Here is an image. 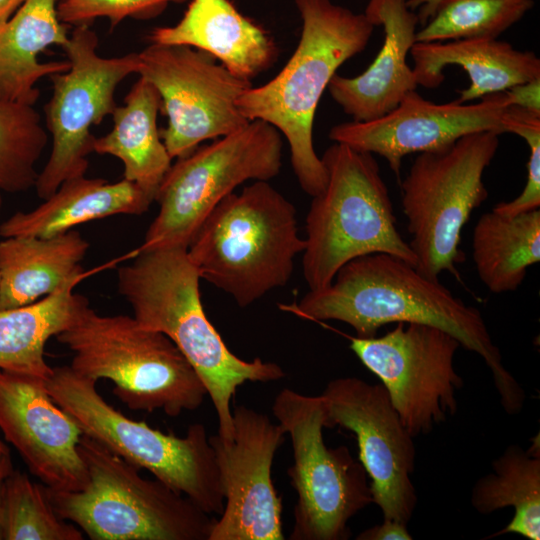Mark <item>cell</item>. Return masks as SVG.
I'll return each mask as SVG.
<instances>
[{
  "mask_svg": "<svg viewBox=\"0 0 540 540\" xmlns=\"http://www.w3.org/2000/svg\"><path fill=\"white\" fill-rule=\"evenodd\" d=\"M200 276L187 248L136 251L117 271L119 293L144 328L166 335L202 380L218 418V435L233 437L231 402L245 382H271L285 377L274 362L246 361L226 346L209 321L201 301Z\"/></svg>",
  "mask_w": 540,
  "mask_h": 540,
  "instance_id": "cell-2",
  "label": "cell"
},
{
  "mask_svg": "<svg viewBox=\"0 0 540 540\" xmlns=\"http://www.w3.org/2000/svg\"><path fill=\"white\" fill-rule=\"evenodd\" d=\"M137 74L161 97L167 127L160 137L171 158L191 153L204 140L243 129L250 121L237 106L251 81L235 76L216 59L184 45L151 43L138 52Z\"/></svg>",
  "mask_w": 540,
  "mask_h": 540,
  "instance_id": "cell-13",
  "label": "cell"
},
{
  "mask_svg": "<svg viewBox=\"0 0 540 540\" xmlns=\"http://www.w3.org/2000/svg\"><path fill=\"white\" fill-rule=\"evenodd\" d=\"M281 308L303 319L344 322L360 338L377 336L389 323L440 328L484 360L506 413L515 415L523 408L525 392L502 364L480 310L403 259L386 253L352 259L329 286L309 290L298 302Z\"/></svg>",
  "mask_w": 540,
  "mask_h": 540,
  "instance_id": "cell-1",
  "label": "cell"
},
{
  "mask_svg": "<svg viewBox=\"0 0 540 540\" xmlns=\"http://www.w3.org/2000/svg\"><path fill=\"white\" fill-rule=\"evenodd\" d=\"M98 38L89 25L76 26L63 47L69 68L51 75L52 96L45 107L52 149L38 173L35 189L50 197L66 180L84 176L93 152L91 127L112 115L119 83L139 67L138 52L105 58L96 52Z\"/></svg>",
  "mask_w": 540,
  "mask_h": 540,
  "instance_id": "cell-12",
  "label": "cell"
},
{
  "mask_svg": "<svg viewBox=\"0 0 540 540\" xmlns=\"http://www.w3.org/2000/svg\"><path fill=\"white\" fill-rule=\"evenodd\" d=\"M45 382L0 369V430L46 487L79 491L89 480L78 452L82 431L52 400Z\"/></svg>",
  "mask_w": 540,
  "mask_h": 540,
  "instance_id": "cell-18",
  "label": "cell"
},
{
  "mask_svg": "<svg viewBox=\"0 0 540 540\" xmlns=\"http://www.w3.org/2000/svg\"><path fill=\"white\" fill-rule=\"evenodd\" d=\"M492 472L473 486L471 505L480 514L513 507L514 516L490 537L509 533L529 540L540 539V441L539 434L524 450L508 446L492 463Z\"/></svg>",
  "mask_w": 540,
  "mask_h": 540,
  "instance_id": "cell-28",
  "label": "cell"
},
{
  "mask_svg": "<svg viewBox=\"0 0 540 540\" xmlns=\"http://www.w3.org/2000/svg\"><path fill=\"white\" fill-rule=\"evenodd\" d=\"M533 0H445L417 30V42L497 38L518 22Z\"/></svg>",
  "mask_w": 540,
  "mask_h": 540,
  "instance_id": "cell-29",
  "label": "cell"
},
{
  "mask_svg": "<svg viewBox=\"0 0 540 540\" xmlns=\"http://www.w3.org/2000/svg\"><path fill=\"white\" fill-rule=\"evenodd\" d=\"M161 97L145 78L139 77L125 97V104L112 114L113 128L94 137L93 152L112 155L123 163V179L156 197L171 167L169 155L157 128Z\"/></svg>",
  "mask_w": 540,
  "mask_h": 540,
  "instance_id": "cell-25",
  "label": "cell"
},
{
  "mask_svg": "<svg viewBox=\"0 0 540 540\" xmlns=\"http://www.w3.org/2000/svg\"><path fill=\"white\" fill-rule=\"evenodd\" d=\"M5 540H83V532L53 509L45 485L20 471L3 480Z\"/></svg>",
  "mask_w": 540,
  "mask_h": 540,
  "instance_id": "cell-31",
  "label": "cell"
},
{
  "mask_svg": "<svg viewBox=\"0 0 540 540\" xmlns=\"http://www.w3.org/2000/svg\"><path fill=\"white\" fill-rule=\"evenodd\" d=\"M282 149L281 133L256 119L177 158L157 190L158 214L136 251L188 248L204 219L236 187L280 173Z\"/></svg>",
  "mask_w": 540,
  "mask_h": 540,
  "instance_id": "cell-10",
  "label": "cell"
},
{
  "mask_svg": "<svg viewBox=\"0 0 540 540\" xmlns=\"http://www.w3.org/2000/svg\"><path fill=\"white\" fill-rule=\"evenodd\" d=\"M1 208H2V196H1V190H0V214H1ZM1 225V223H0Z\"/></svg>",
  "mask_w": 540,
  "mask_h": 540,
  "instance_id": "cell-41",
  "label": "cell"
},
{
  "mask_svg": "<svg viewBox=\"0 0 540 540\" xmlns=\"http://www.w3.org/2000/svg\"><path fill=\"white\" fill-rule=\"evenodd\" d=\"M302 20L298 45L269 82L251 86L237 100L242 115L273 125L288 141L291 165L302 190L311 197L327 182L313 145V122L323 92L337 69L362 52L374 24L331 0H295Z\"/></svg>",
  "mask_w": 540,
  "mask_h": 540,
  "instance_id": "cell-3",
  "label": "cell"
},
{
  "mask_svg": "<svg viewBox=\"0 0 540 540\" xmlns=\"http://www.w3.org/2000/svg\"><path fill=\"white\" fill-rule=\"evenodd\" d=\"M3 480L0 481V540H5L6 532V508L3 490Z\"/></svg>",
  "mask_w": 540,
  "mask_h": 540,
  "instance_id": "cell-39",
  "label": "cell"
},
{
  "mask_svg": "<svg viewBox=\"0 0 540 540\" xmlns=\"http://www.w3.org/2000/svg\"><path fill=\"white\" fill-rule=\"evenodd\" d=\"M509 105L540 113V78L505 91Z\"/></svg>",
  "mask_w": 540,
  "mask_h": 540,
  "instance_id": "cell-34",
  "label": "cell"
},
{
  "mask_svg": "<svg viewBox=\"0 0 540 540\" xmlns=\"http://www.w3.org/2000/svg\"><path fill=\"white\" fill-rule=\"evenodd\" d=\"M40 116L33 105L0 100V190L23 192L34 187L35 165L46 144Z\"/></svg>",
  "mask_w": 540,
  "mask_h": 540,
  "instance_id": "cell-30",
  "label": "cell"
},
{
  "mask_svg": "<svg viewBox=\"0 0 540 540\" xmlns=\"http://www.w3.org/2000/svg\"><path fill=\"white\" fill-rule=\"evenodd\" d=\"M460 347L440 328L403 322L382 336L350 341V349L381 380L413 438L428 434L457 412L456 392L464 385L454 367Z\"/></svg>",
  "mask_w": 540,
  "mask_h": 540,
  "instance_id": "cell-14",
  "label": "cell"
},
{
  "mask_svg": "<svg viewBox=\"0 0 540 540\" xmlns=\"http://www.w3.org/2000/svg\"><path fill=\"white\" fill-rule=\"evenodd\" d=\"M88 241L76 230L52 237L0 241V310L32 304L71 280H80Z\"/></svg>",
  "mask_w": 540,
  "mask_h": 540,
  "instance_id": "cell-23",
  "label": "cell"
},
{
  "mask_svg": "<svg viewBox=\"0 0 540 540\" xmlns=\"http://www.w3.org/2000/svg\"><path fill=\"white\" fill-rule=\"evenodd\" d=\"M410 55L418 86L436 88L444 81L443 70L460 66L470 79L460 91L458 103L504 92L540 78V59L532 51L515 49L497 38H471L448 42H415Z\"/></svg>",
  "mask_w": 540,
  "mask_h": 540,
  "instance_id": "cell-21",
  "label": "cell"
},
{
  "mask_svg": "<svg viewBox=\"0 0 540 540\" xmlns=\"http://www.w3.org/2000/svg\"><path fill=\"white\" fill-rule=\"evenodd\" d=\"M12 470L10 450H0V481L5 479Z\"/></svg>",
  "mask_w": 540,
  "mask_h": 540,
  "instance_id": "cell-38",
  "label": "cell"
},
{
  "mask_svg": "<svg viewBox=\"0 0 540 540\" xmlns=\"http://www.w3.org/2000/svg\"><path fill=\"white\" fill-rule=\"evenodd\" d=\"M68 41L56 0H26L0 27V100L34 105L39 97L37 82L70 66L68 60L41 63L38 55Z\"/></svg>",
  "mask_w": 540,
  "mask_h": 540,
  "instance_id": "cell-24",
  "label": "cell"
},
{
  "mask_svg": "<svg viewBox=\"0 0 540 540\" xmlns=\"http://www.w3.org/2000/svg\"><path fill=\"white\" fill-rule=\"evenodd\" d=\"M499 135L477 132L441 150L419 153L402 181L408 243L424 275L438 279L449 272L460 280L461 232L488 197L483 174L498 150Z\"/></svg>",
  "mask_w": 540,
  "mask_h": 540,
  "instance_id": "cell-9",
  "label": "cell"
},
{
  "mask_svg": "<svg viewBox=\"0 0 540 540\" xmlns=\"http://www.w3.org/2000/svg\"><path fill=\"white\" fill-rule=\"evenodd\" d=\"M233 437L209 436L225 499L208 540H283L282 499L272 464L285 430L245 405L232 409Z\"/></svg>",
  "mask_w": 540,
  "mask_h": 540,
  "instance_id": "cell-16",
  "label": "cell"
},
{
  "mask_svg": "<svg viewBox=\"0 0 540 540\" xmlns=\"http://www.w3.org/2000/svg\"><path fill=\"white\" fill-rule=\"evenodd\" d=\"M37 208L16 212L0 225V236L52 237L83 223L113 215H142L155 200L137 184L122 179L79 176L64 181Z\"/></svg>",
  "mask_w": 540,
  "mask_h": 540,
  "instance_id": "cell-22",
  "label": "cell"
},
{
  "mask_svg": "<svg viewBox=\"0 0 540 540\" xmlns=\"http://www.w3.org/2000/svg\"><path fill=\"white\" fill-rule=\"evenodd\" d=\"M321 160L327 182L312 197L302 253L309 290L329 286L344 264L368 254H390L415 266L416 257L396 227L388 188L373 154L335 142Z\"/></svg>",
  "mask_w": 540,
  "mask_h": 540,
  "instance_id": "cell-6",
  "label": "cell"
},
{
  "mask_svg": "<svg viewBox=\"0 0 540 540\" xmlns=\"http://www.w3.org/2000/svg\"><path fill=\"white\" fill-rule=\"evenodd\" d=\"M472 258L489 291H515L528 268L540 261V209L512 216L494 210L482 214L472 234Z\"/></svg>",
  "mask_w": 540,
  "mask_h": 540,
  "instance_id": "cell-27",
  "label": "cell"
},
{
  "mask_svg": "<svg viewBox=\"0 0 540 540\" xmlns=\"http://www.w3.org/2000/svg\"><path fill=\"white\" fill-rule=\"evenodd\" d=\"M325 428L351 431L368 477L373 503L384 520L408 525L417 505L411 481L416 449L382 384L357 377H339L321 393Z\"/></svg>",
  "mask_w": 540,
  "mask_h": 540,
  "instance_id": "cell-15",
  "label": "cell"
},
{
  "mask_svg": "<svg viewBox=\"0 0 540 540\" xmlns=\"http://www.w3.org/2000/svg\"><path fill=\"white\" fill-rule=\"evenodd\" d=\"M149 39L154 44L207 52L248 81L267 70L277 57L271 37L229 0H192L177 24L155 28Z\"/></svg>",
  "mask_w": 540,
  "mask_h": 540,
  "instance_id": "cell-20",
  "label": "cell"
},
{
  "mask_svg": "<svg viewBox=\"0 0 540 540\" xmlns=\"http://www.w3.org/2000/svg\"><path fill=\"white\" fill-rule=\"evenodd\" d=\"M272 412L289 435L293 464L288 476L297 494L291 540H346L350 519L373 503L368 475L346 446L328 447L323 438L321 396L289 388L276 395Z\"/></svg>",
  "mask_w": 540,
  "mask_h": 540,
  "instance_id": "cell-11",
  "label": "cell"
},
{
  "mask_svg": "<svg viewBox=\"0 0 540 540\" xmlns=\"http://www.w3.org/2000/svg\"><path fill=\"white\" fill-rule=\"evenodd\" d=\"M0 450H9L8 446L1 439H0Z\"/></svg>",
  "mask_w": 540,
  "mask_h": 540,
  "instance_id": "cell-40",
  "label": "cell"
},
{
  "mask_svg": "<svg viewBox=\"0 0 540 540\" xmlns=\"http://www.w3.org/2000/svg\"><path fill=\"white\" fill-rule=\"evenodd\" d=\"M357 540H411L407 525L394 520H383L381 524L365 529Z\"/></svg>",
  "mask_w": 540,
  "mask_h": 540,
  "instance_id": "cell-35",
  "label": "cell"
},
{
  "mask_svg": "<svg viewBox=\"0 0 540 540\" xmlns=\"http://www.w3.org/2000/svg\"><path fill=\"white\" fill-rule=\"evenodd\" d=\"M80 280H71L40 300L0 310V369L47 380L53 373L45 359L51 337L75 320L86 297L73 293Z\"/></svg>",
  "mask_w": 540,
  "mask_h": 540,
  "instance_id": "cell-26",
  "label": "cell"
},
{
  "mask_svg": "<svg viewBox=\"0 0 540 540\" xmlns=\"http://www.w3.org/2000/svg\"><path fill=\"white\" fill-rule=\"evenodd\" d=\"M445 0H406L408 7L412 10L419 8L417 14L419 22L424 25L437 11Z\"/></svg>",
  "mask_w": 540,
  "mask_h": 540,
  "instance_id": "cell-36",
  "label": "cell"
},
{
  "mask_svg": "<svg viewBox=\"0 0 540 540\" xmlns=\"http://www.w3.org/2000/svg\"><path fill=\"white\" fill-rule=\"evenodd\" d=\"M26 0H0V27L3 26Z\"/></svg>",
  "mask_w": 540,
  "mask_h": 540,
  "instance_id": "cell-37",
  "label": "cell"
},
{
  "mask_svg": "<svg viewBox=\"0 0 540 540\" xmlns=\"http://www.w3.org/2000/svg\"><path fill=\"white\" fill-rule=\"evenodd\" d=\"M56 339L71 351L74 372L97 382L111 380L114 395L129 409L178 417L198 409L207 395L177 346L134 317L98 314L86 300Z\"/></svg>",
  "mask_w": 540,
  "mask_h": 540,
  "instance_id": "cell-5",
  "label": "cell"
},
{
  "mask_svg": "<svg viewBox=\"0 0 540 540\" xmlns=\"http://www.w3.org/2000/svg\"><path fill=\"white\" fill-rule=\"evenodd\" d=\"M505 133H514L529 147L527 178L522 192L513 200L500 202L492 210L517 215L540 209V113L509 105L504 113Z\"/></svg>",
  "mask_w": 540,
  "mask_h": 540,
  "instance_id": "cell-32",
  "label": "cell"
},
{
  "mask_svg": "<svg viewBox=\"0 0 540 540\" xmlns=\"http://www.w3.org/2000/svg\"><path fill=\"white\" fill-rule=\"evenodd\" d=\"M305 245L295 206L258 180L209 213L187 253L201 279L247 307L288 283Z\"/></svg>",
  "mask_w": 540,
  "mask_h": 540,
  "instance_id": "cell-4",
  "label": "cell"
},
{
  "mask_svg": "<svg viewBox=\"0 0 540 540\" xmlns=\"http://www.w3.org/2000/svg\"><path fill=\"white\" fill-rule=\"evenodd\" d=\"M78 452L88 472L79 491L47 488L64 520L92 540H208L216 518L158 479L82 434Z\"/></svg>",
  "mask_w": 540,
  "mask_h": 540,
  "instance_id": "cell-7",
  "label": "cell"
},
{
  "mask_svg": "<svg viewBox=\"0 0 540 540\" xmlns=\"http://www.w3.org/2000/svg\"><path fill=\"white\" fill-rule=\"evenodd\" d=\"M508 106L505 91L486 95L476 103L454 100L437 104L414 90L380 118L333 126L329 138L383 157L398 177L406 155L438 151L477 132L505 133L503 117Z\"/></svg>",
  "mask_w": 540,
  "mask_h": 540,
  "instance_id": "cell-17",
  "label": "cell"
},
{
  "mask_svg": "<svg viewBox=\"0 0 540 540\" xmlns=\"http://www.w3.org/2000/svg\"><path fill=\"white\" fill-rule=\"evenodd\" d=\"M364 14L374 26L383 27L384 41L377 56L360 75L335 74L327 87L333 100L358 122L382 117L418 87L407 62L416 42L417 14L406 0H369Z\"/></svg>",
  "mask_w": 540,
  "mask_h": 540,
  "instance_id": "cell-19",
  "label": "cell"
},
{
  "mask_svg": "<svg viewBox=\"0 0 540 540\" xmlns=\"http://www.w3.org/2000/svg\"><path fill=\"white\" fill-rule=\"evenodd\" d=\"M45 387L85 434L139 469L185 495L204 512L220 515L225 499L206 428L194 423L185 436L164 433L128 418L98 392L97 381L70 366L53 368Z\"/></svg>",
  "mask_w": 540,
  "mask_h": 540,
  "instance_id": "cell-8",
  "label": "cell"
},
{
  "mask_svg": "<svg viewBox=\"0 0 540 540\" xmlns=\"http://www.w3.org/2000/svg\"><path fill=\"white\" fill-rule=\"evenodd\" d=\"M185 0H60L59 20L67 26L89 25L97 18H107L111 27L126 18L149 19L160 14L169 3Z\"/></svg>",
  "mask_w": 540,
  "mask_h": 540,
  "instance_id": "cell-33",
  "label": "cell"
}]
</instances>
